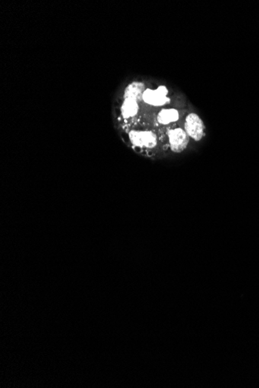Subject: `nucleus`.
<instances>
[{"mask_svg": "<svg viewBox=\"0 0 259 388\" xmlns=\"http://www.w3.org/2000/svg\"><path fill=\"white\" fill-rule=\"evenodd\" d=\"M168 90L164 86H160L157 90H146L143 94V100L151 106H163L169 101L167 98Z\"/></svg>", "mask_w": 259, "mask_h": 388, "instance_id": "3", "label": "nucleus"}, {"mask_svg": "<svg viewBox=\"0 0 259 388\" xmlns=\"http://www.w3.org/2000/svg\"><path fill=\"white\" fill-rule=\"evenodd\" d=\"M143 83L133 82L126 87L124 93V99H135L138 101L143 99V94L145 91Z\"/></svg>", "mask_w": 259, "mask_h": 388, "instance_id": "5", "label": "nucleus"}, {"mask_svg": "<svg viewBox=\"0 0 259 388\" xmlns=\"http://www.w3.org/2000/svg\"><path fill=\"white\" fill-rule=\"evenodd\" d=\"M179 117H180V114L176 109H162L158 113V120L160 123L168 124L178 120Z\"/></svg>", "mask_w": 259, "mask_h": 388, "instance_id": "7", "label": "nucleus"}, {"mask_svg": "<svg viewBox=\"0 0 259 388\" xmlns=\"http://www.w3.org/2000/svg\"><path fill=\"white\" fill-rule=\"evenodd\" d=\"M121 111L122 115L126 119L135 116L138 111V101L132 99H124Z\"/></svg>", "mask_w": 259, "mask_h": 388, "instance_id": "6", "label": "nucleus"}, {"mask_svg": "<svg viewBox=\"0 0 259 388\" xmlns=\"http://www.w3.org/2000/svg\"><path fill=\"white\" fill-rule=\"evenodd\" d=\"M130 140L138 147L152 148L157 144L156 136L151 131H133L130 133Z\"/></svg>", "mask_w": 259, "mask_h": 388, "instance_id": "2", "label": "nucleus"}, {"mask_svg": "<svg viewBox=\"0 0 259 388\" xmlns=\"http://www.w3.org/2000/svg\"><path fill=\"white\" fill-rule=\"evenodd\" d=\"M185 129L189 137H192L195 141H200L204 136L203 121L195 113H191L186 117Z\"/></svg>", "mask_w": 259, "mask_h": 388, "instance_id": "1", "label": "nucleus"}, {"mask_svg": "<svg viewBox=\"0 0 259 388\" xmlns=\"http://www.w3.org/2000/svg\"><path fill=\"white\" fill-rule=\"evenodd\" d=\"M168 138L171 150L176 153L182 152L185 150L190 141L187 133L180 128L170 131L168 133Z\"/></svg>", "mask_w": 259, "mask_h": 388, "instance_id": "4", "label": "nucleus"}]
</instances>
